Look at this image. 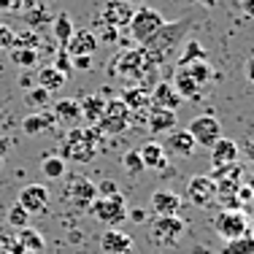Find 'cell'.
<instances>
[{
  "label": "cell",
  "instance_id": "obj_1",
  "mask_svg": "<svg viewBox=\"0 0 254 254\" xmlns=\"http://www.w3.org/2000/svg\"><path fill=\"white\" fill-rule=\"evenodd\" d=\"M195 27V22L187 16V19H179V22H162V27L157 30L149 41H143L141 49L146 52V57L160 68V65H168L173 60V54L179 52V46L184 44L187 33Z\"/></svg>",
  "mask_w": 254,
  "mask_h": 254
},
{
  "label": "cell",
  "instance_id": "obj_20",
  "mask_svg": "<svg viewBox=\"0 0 254 254\" xmlns=\"http://www.w3.org/2000/svg\"><path fill=\"white\" fill-rule=\"evenodd\" d=\"M233 162H238V143L233 138H219L211 146V165L222 168V165H233Z\"/></svg>",
  "mask_w": 254,
  "mask_h": 254
},
{
  "label": "cell",
  "instance_id": "obj_28",
  "mask_svg": "<svg viewBox=\"0 0 254 254\" xmlns=\"http://www.w3.org/2000/svg\"><path fill=\"white\" fill-rule=\"evenodd\" d=\"M65 73H60L54 65H44V68H38V87H44L46 92H54V89H60L65 84Z\"/></svg>",
  "mask_w": 254,
  "mask_h": 254
},
{
  "label": "cell",
  "instance_id": "obj_27",
  "mask_svg": "<svg viewBox=\"0 0 254 254\" xmlns=\"http://www.w3.org/2000/svg\"><path fill=\"white\" fill-rule=\"evenodd\" d=\"M16 244L22 246L25 254H35V252H44V235L38 230H30V227H22L19 235H14Z\"/></svg>",
  "mask_w": 254,
  "mask_h": 254
},
{
  "label": "cell",
  "instance_id": "obj_19",
  "mask_svg": "<svg viewBox=\"0 0 254 254\" xmlns=\"http://www.w3.org/2000/svg\"><path fill=\"white\" fill-rule=\"evenodd\" d=\"M132 249V238L125 233V230L108 227L106 233L100 235V252L103 254H125Z\"/></svg>",
  "mask_w": 254,
  "mask_h": 254
},
{
  "label": "cell",
  "instance_id": "obj_30",
  "mask_svg": "<svg viewBox=\"0 0 254 254\" xmlns=\"http://www.w3.org/2000/svg\"><path fill=\"white\" fill-rule=\"evenodd\" d=\"M73 22H70V16L68 14H57L54 16V22H52V33H54V38H57V44L60 46H65L70 41V35H73Z\"/></svg>",
  "mask_w": 254,
  "mask_h": 254
},
{
  "label": "cell",
  "instance_id": "obj_16",
  "mask_svg": "<svg viewBox=\"0 0 254 254\" xmlns=\"http://www.w3.org/2000/svg\"><path fill=\"white\" fill-rule=\"evenodd\" d=\"M149 205H152V214H157V216H179L181 197L173 190H154Z\"/></svg>",
  "mask_w": 254,
  "mask_h": 254
},
{
  "label": "cell",
  "instance_id": "obj_17",
  "mask_svg": "<svg viewBox=\"0 0 254 254\" xmlns=\"http://www.w3.org/2000/svg\"><path fill=\"white\" fill-rule=\"evenodd\" d=\"M149 95H152V106L157 108H168V111H176V108L181 106V95L176 92V87H173L171 81H157L152 89H149Z\"/></svg>",
  "mask_w": 254,
  "mask_h": 254
},
{
  "label": "cell",
  "instance_id": "obj_14",
  "mask_svg": "<svg viewBox=\"0 0 254 254\" xmlns=\"http://www.w3.org/2000/svg\"><path fill=\"white\" fill-rule=\"evenodd\" d=\"M162 149L171 157H192L197 149V143L187 130H168V138H165V146Z\"/></svg>",
  "mask_w": 254,
  "mask_h": 254
},
{
  "label": "cell",
  "instance_id": "obj_18",
  "mask_svg": "<svg viewBox=\"0 0 254 254\" xmlns=\"http://www.w3.org/2000/svg\"><path fill=\"white\" fill-rule=\"evenodd\" d=\"M52 117L54 125H63V127H76L81 122V108L73 98H63L52 106Z\"/></svg>",
  "mask_w": 254,
  "mask_h": 254
},
{
  "label": "cell",
  "instance_id": "obj_6",
  "mask_svg": "<svg viewBox=\"0 0 254 254\" xmlns=\"http://www.w3.org/2000/svg\"><path fill=\"white\" fill-rule=\"evenodd\" d=\"M211 227L219 238L233 241L249 233V216H246L244 208H219L211 219Z\"/></svg>",
  "mask_w": 254,
  "mask_h": 254
},
{
  "label": "cell",
  "instance_id": "obj_4",
  "mask_svg": "<svg viewBox=\"0 0 254 254\" xmlns=\"http://www.w3.org/2000/svg\"><path fill=\"white\" fill-rule=\"evenodd\" d=\"M87 214H89V216H95V219H98L100 225H106V227H119V225H122V222L127 219L125 197L119 195V192H117V195H111V197L98 195L92 203H89Z\"/></svg>",
  "mask_w": 254,
  "mask_h": 254
},
{
  "label": "cell",
  "instance_id": "obj_54",
  "mask_svg": "<svg viewBox=\"0 0 254 254\" xmlns=\"http://www.w3.org/2000/svg\"><path fill=\"white\" fill-rule=\"evenodd\" d=\"M195 3H197V5H205V8H214L216 0H195Z\"/></svg>",
  "mask_w": 254,
  "mask_h": 254
},
{
  "label": "cell",
  "instance_id": "obj_55",
  "mask_svg": "<svg viewBox=\"0 0 254 254\" xmlns=\"http://www.w3.org/2000/svg\"><path fill=\"white\" fill-rule=\"evenodd\" d=\"M8 3H11V8H19V3H22V0H8Z\"/></svg>",
  "mask_w": 254,
  "mask_h": 254
},
{
  "label": "cell",
  "instance_id": "obj_33",
  "mask_svg": "<svg viewBox=\"0 0 254 254\" xmlns=\"http://www.w3.org/2000/svg\"><path fill=\"white\" fill-rule=\"evenodd\" d=\"M184 70L190 73L192 78H195L197 84H208V78H211V65H208V60H197V63H190V65H184Z\"/></svg>",
  "mask_w": 254,
  "mask_h": 254
},
{
  "label": "cell",
  "instance_id": "obj_36",
  "mask_svg": "<svg viewBox=\"0 0 254 254\" xmlns=\"http://www.w3.org/2000/svg\"><path fill=\"white\" fill-rule=\"evenodd\" d=\"M122 168L130 176H138V173H143V160L141 154H138V149H127L122 154Z\"/></svg>",
  "mask_w": 254,
  "mask_h": 254
},
{
  "label": "cell",
  "instance_id": "obj_40",
  "mask_svg": "<svg viewBox=\"0 0 254 254\" xmlns=\"http://www.w3.org/2000/svg\"><path fill=\"white\" fill-rule=\"evenodd\" d=\"M52 65L60 70V73H65V76H68L70 70H73V63H70V54L65 52V46H60V49H57V57H54V63H52Z\"/></svg>",
  "mask_w": 254,
  "mask_h": 254
},
{
  "label": "cell",
  "instance_id": "obj_51",
  "mask_svg": "<svg viewBox=\"0 0 254 254\" xmlns=\"http://www.w3.org/2000/svg\"><path fill=\"white\" fill-rule=\"evenodd\" d=\"M244 154H246V160H249V162H254V138H252V141H249V143H246V149H244Z\"/></svg>",
  "mask_w": 254,
  "mask_h": 254
},
{
  "label": "cell",
  "instance_id": "obj_8",
  "mask_svg": "<svg viewBox=\"0 0 254 254\" xmlns=\"http://www.w3.org/2000/svg\"><path fill=\"white\" fill-rule=\"evenodd\" d=\"M181 235H184V222L179 216H154L152 225H149V241L154 246H162V249L176 246Z\"/></svg>",
  "mask_w": 254,
  "mask_h": 254
},
{
  "label": "cell",
  "instance_id": "obj_23",
  "mask_svg": "<svg viewBox=\"0 0 254 254\" xmlns=\"http://www.w3.org/2000/svg\"><path fill=\"white\" fill-rule=\"evenodd\" d=\"M171 84L176 87V92H179L184 100L200 98V92H203V87H200V84H197L190 73H187L184 68H179V70H176V76H173V81H171Z\"/></svg>",
  "mask_w": 254,
  "mask_h": 254
},
{
  "label": "cell",
  "instance_id": "obj_43",
  "mask_svg": "<svg viewBox=\"0 0 254 254\" xmlns=\"http://www.w3.org/2000/svg\"><path fill=\"white\" fill-rule=\"evenodd\" d=\"M14 46V30L0 25V49H11Z\"/></svg>",
  "mask_w": 254,
  "mask_h": 254
},
{
  "label": "cell",
  "instance_id": "obj_56",
  "mask_svg": "<svg viewBox=\"0 0 254 254\" xmlns=\"http://www.w3.org/2000/svg\"><path fill=\"white\" fill-rule=\"evenodd\" d=\"M127 3H130V5H135V3H141V0H127Z\"/></svg>",
  "mask_w": 254,
  "mask_h": 254
},
{
  "label": "cell",
  "instance_id": "obj_11",
  "mask_svg": "<svg viewBox=\"0 0 254 254\" xmlns=\"http://www.w3.org/2000/svg\"><path fill=\"white\" fill-rule=\"evenodd\" d=\"M187 200L192 205H197V208H205V205H211L216 200V181L211 176H192L190 184H187Z\"/></svg>",
  "mask_w": 254,
  "mask_h": 254
},
{
  "label": "cell",
  "instance_id": "obj_22",
  "mask_svg": "<svg viewBox=\"0 0 254 254\" xmlns=\"http://www.w3.org/2000/svg\"><path fill=\"white\" fill-rule=\"evenodd\" d=\"M146 122H149V130H152V132H168V130H173V127H176V111L149 106Z\"/></svg>",
  "mask_w": 254,
  "mask_h": 254
},
{
  "label": "cell",
  "instance_id": "obj_53",
  "mask_svg": "<svg viewBox=\"0 0 254 254\" xmlns=\"http://www.w3.org/2000/svg\"><path fill=\"white\" fill-rule=\"evenodd\" d=\"M244 184L249 187V190H252V195H254V171L249 173V176H246V181H244Z\"/></svg>",
  "mask_w": 254,
  "mask_h": 254
},
{
  "label": "cell",
  "instance_id": "obj_2",
  "mask_svg": "<svg viewBox=\"0 0 254 254\" xmlns=\"http://www.w3.org/2000/svg\"><path fill=\"white\" fill-rule=\"evenodd\" d=\"M111 73L125 78V81H132V87H146L152 89L160 78H157V65L146 57V52L141 46H132V49L122 52L119 57L111 60Z\"/></svg>",
  "mask_w": 254,
  "mask_h": 254
},
{
  "label": "cell",
  "instance_id": "obj_13",
  "mask_svg": "<svg viewBox=\"0 0 254 254\" xmlns=\"http://www.w3.org/2000/svg\"><path fill=\"white\" fill-rule=\"evenodd\" d=\"M98 44L100 41L92 30H73L70 41L65 44V52H68L70 57H92V54L98 52Z\"/></svg>",
  "mask_w": 254,
  "mask_h": 254
},
{
  "label": "cell",
  "instance_id": "obj_44",
  "mask_svg": "<svg viewBox=\"0 0 254 254\" xmlns=\"http://www.w3.org/2000/svg\"><path fill=\"white\" fill-rule=\"evenodd\" d=\"M117 192H119V187L114 184L111 179H106V181L98 184V195H103V197H111V195H117Z\"/></svg>",
  "mask_w": 254,
  "mask_h": 254
},
{
  "label": "cell",
  "instance_id": "obj_45",
  "mask_svg": "<svg viewBox=\"0 0 254 254\" xmlns=\"http://www.w3.org/2000/svg\"><path fill=\"white\" fill-rule=\"evenodd\" d=\"M252 197H254V195H252V190L244 184V181H241V187H238V203H241V208H244V205L249 203Z\"/></svg>",
  "mask_w": 254,
  "mask_h": 254
},
{
  "label": "cell",
  "instance_id": "obj_15",
  "mask_svg": "<svg viewBox=\"0 0 254 254\" xmlns=\"http://www.w3.org/2000/svg\"><path fill=\"white\" fill-rule=\"evenodd\" d=\"M130 16H132V5L127 0H106L100 22L103 25H111V27H127Z\"/></svg>",
  "mask_w": 254,
  "mask_h": 254
},
{
  "label": "cell",
  "instance_id": "obj_35",
  "mask_svg": "<svg viewBox=\"0 0 254 254\" xmlns=\"http://www.w3.org/2000/svg\"><path fill=\"white\" fill-rule=\"evenodd\" d=\"M41 171H44L46 179H63L65 176V160L63 157H46L41 162Z\"/></svg>",
  "mask_w": 254,
  "mask_h": 254
},
{
  "label": "cell",
  "instance_id": "obj_9",
  "mask_svg": "<svg viewBox=\"0 0 254 254\" xmlns=\"http://www.w3.org/2000/svg\"><path fill=\"white\" fill-rule=\"evenodd\" d=\"M103 135H119L130 127V108L125 106L122 98H114V100H106V111H103L100 122L95 125Z\"/></svg>",
  "mask_w": 254,
  "mask_h": 254
},
{
  "label": "cell",
  "instance_id": "obj_57",
  "mask_svg": "<svg viewBox=\"0 0 254 254\" xmlns=\"http://www.w3.org/2000/svg\"><path fill=\"white\" fill-rule=\"evenodd\" d=\"M249 235H252V238H254V222H252V230H249Z\"/></svg>",
  "mask_w": 254,
  "mask_h": 254
},
{
  "label": "cell",
  "instance_id": "obj_25",
  "mask_svg": "<svg viewBox=\"0 0 254 254\" xmlns=\"http://www.w3.org/2000/svg\"><path fill=\"white\" fill-rule=\"evenodd\" d=\"M78 108H81V119L87 125H98L103 111H106V100L100 98V95H87L81 103H78Z\"/></svg>",
  "mask_w": 254,
  "mask_h": 254
},
{
  "label": "cell",
  "instance_id": "obj_46",
  "mask_svg": "<svg viewBox=\"0 0 254 254\" xmlns=\"http://www.w3.org/2000/svg\"><path fill=\"white\" fill-rule=\"evenodd\" d=\"M70 63H73V68H78V70L92 68V57H70Z\"/></svg>",
  "mask_w": 254,
  "mask_h": 254
},
{
  "label": "cell",
  "instance_id": "obj_34",
  "mask_svg": "<svg viewBox=\"0 0 254 254\" xmlns=\"http://www.w3.org/2000/svg\"><path fill=\"white\" fill-rule=\"evenodd\" d=\"M214 181H241L244 176V168L238 165V162H233V165H222V168H214V173H208Z\"/></svg>",
  "mask_w": 254,
  "mask_h": 254
},
{
  "label": "cell",
  "instance_id": "obj_47",
  "mask_svg": "<svg viewBox=\"0 0 254 254\" xmlns=\"http://www.w3.org/2000/svg\"><path fill=\"white\" fill-rule=\"evenodd\" d=\"M244 76H246V81H249V84H254V57H249L244 63Z\"/></svg>",
  "mask_w": 254,
  "mask_h": 254
},
{
  "label": "cell",
  "instance_id": "obj_41",
  "mask_svg": "<svg viewBox=\"0 0 254 254\" xmlns=\"http://www.w3.org/2000/svg\"><path fill=\"white\" fill-rule=\"evenodd\" d=\"M27 16H30V27H41V25H46V22H49L52 19V16H49V11H46L44 8V5H35V8H30L27 11Z\"/></svg>",
  "mask_w": 254,
  "mask_h": 254
},
{
  "label": "cell",
  "instance_id": "obj_5",
  "mask_svg": "<svg viewBox=\"0 0 254 254\" xmlns=\"http://www.w3.org/2000/svg\"><path fill=\"white\" fill-rule=\"evenodd\" d=\"M98 197V184H92L87 176L81 173H70L65 179V187H63V200L76 211H87L89 203Z\"/></svg>",
  "mask_w": 254,
  "mask_h": 254
},
{
  "label": "cell",
  "instance_id": "obj_49",
  "mask_svg": "<svg viewBox=\"0 0 254 254\" xmlns=\"http://www.w3.org/2000/svg\"><path fill=\"white\" fill-rule=\"evenodd\" d=\"M5 249H8V254H25V252H22V246L16 244V238L8 241V244H5Z\"/></svg>",
  "mask_w": 254,
  "mask_h": 254
},
{
  "label": "cell",
  "instance_id": "obj_31",
  "mask_svg": "<svg viewBox=\"0 0 254 254\" xmlns=\"http://www.w3.org/2000/svg\"><path fill=\"white\" fill-rule=\"evenodd\" d=\"M219 254H254V238L249 233L241 235V238H233V241H225Z\"/></svg>",
  "mask_w": 254,
  "mask_h": 254
},
{
  "label": "cell",
  "instance_id": "obj_26",
  "mask_svg": "<svg viewBox=\"0 0 254 254\" xmlns=\"http://www.w3.org/2000/svg\"><path fill=\"white\" fill-rule=\"evenodd\" d=\"M52 125H54L52 111H35V114H30L25 122H22V130H25L27 135H38V132L49 130Z\"/></svg>",
  "mask_w": 254,
  "mask_h": 254
},
{
  "label": "cell",
  "instance_id": "obj_3",
  "mask_svg": "<svg viewBox=\"0 0 254 254\" xmlns=\"http://www.w3.org/2000/svg\"><path fill=\"white\" fill-rule=\"evenodd\" d=\"M100 138L103 132L95 125L89 127H70L68 138L63 141V160H73V162H92L95 154L100 149Z\"/></svg>",
  "mask_w": 254,
  "mask_h": 254
},
{
  "label": "cell",
  "instance_id": "obj_38",
  "mask_svg": "<svg viewBox=\"0 0 254 254\" xmlns=\"http://www.w3.org/2000/svg\"><path fill=\"white\" fill-rule=\"evenodd\" d=\"M5 219H8V225L11 227H16V230H22V227H27V219H30V214L25 208H22L19 203H14L8 208V214H5Z\"/></svg>",
  "mask_w": 254,
  "mask_h": 254
},
{
  "label": "cell",
  "instance_id": "obj_32",
  "mask_svg": "<svg viewBox=\"0 0 254 254\" xmlns=\"http://www.w3.org/2000/svg\"><path fill=\"white\" fill-rule=\"evenodd\" d=\"M41 46V35L35 30H22V33H14V46L11 49H35Z\"/></svg>",
  "mask_w": 254,
  "mask_h": 254
},
{
  "label": "cell",
  "instance_id": "obj_12",
  "mask_svg": "<svg viewBox=\"0 0 254 254\" xmlns=\"http://www.w3.org/2000/svg\"><path fill=\"white\" fill-rule=\"evenodd\" d=\"M16 203H19L30 216L41 214V211H46V205H49V190H46L44 184H27L25 190L19 192V200Z\"/></svg>",
  "mask_w": 254,
  "mask_h": 254
},
{
  "label": "cell",
  "instance_id": "obj_7",
  "mask_svg": "<svg viewBox=\"0 0 254 254\" xmlns=\"http://www.w3.org/2000/svg\"><path fill=\"white\" fill-rule=\"evenodd\" d=\"M162 14L160 11H154V8H138V11H132V16H130V22H127V30H130V38L135 41L138 46L143 44V41H149L152 35L157 33V30L162 27Z\"/></svg>",
  "mask_w": 254,
  "mask_h": 254
},
{
  "label": "cell",
  "instance_id": "obj_37",
  "mask_svg": "<svg viewBox=\"0 0 254 254\" xmlns=\"http://www.w3.org/2000/svg\"><path fill=\"white\" fill-rule=\"evenodd\" d=\"M11 60H14L19 68H35V63H38V52L35 49H11Z\"/></svg>",
  "mask_w": 254,
  "mask_h": 254
},
{
  "label": "cell",
  "instance_id": "obj_52",
  "mask_svg": "<svg viewBox=\"0 0 254 254\" xmlns=\"http://www.w3.org/2000/svg\"><path fill=\"white\" fill-rule=\"evenodd\" d=\"M35 5H41L38 0H22V3H19V8H25V11H30V8H35Z\"/></svg>",
  "mask_w": 254,
  "mask_h": 254
},
{
  "label": "cell",
  "instance_id": "obj_50",
  "mask_svg": "<svg viewBox=\"0 0 254 254\" xmlns=\"http://www.w3.org/2000/svg\"><path fill=\"white\" fill-rule=\"evenodd\" d=\"M127 219H132V222H143V219H146V214H143V211H127Z\"/></svg>",
  "mask_w": 254,
  "mask_h": 254
},
{
  "label": "cell",
  "instance_id": "obj_58",
  "mask_svg": "<svg viewBox=\"0 0 254 254\" xmlns=\"http://www.w3.org/2000/svg\"><path fill=\"white\" fill-rule=\"evenodd\" d=\"M125 254H130V252H125Z\"/></svg>",
  "mask_w": 254,
  "mask_h": 254
},
{
  "label": "cell",
  "instance_id": "obj_29",
  "mask_svg": "<svg viewBox=\"0 0 254 254\" xmlns=\"http://www.w3.org/2000/svg\"><path fill=\"white\" fill-rule=\"evenodd\" d=\"M197 60H208L205 49L197 44L195 38H184V44H181V54H179V68H184V65H190V63H197Z\"/></svg>",
  "mask_w": 254,
  "mask_h": 254
},
{
  "label": "cell",
  "instance_id": "obj_10",
  "mask_svg": "<svg viewBox=\"0 0 254 254\" xmlns=\"http://www.w3.org/2000/svg\"><path fill=\"white\" fill-rule=\"evenodd\" d=\"M187 132H190L192 138H195L197 146H205L211 149L216 141L222 138V125L216 117H208V114H203V117H195L187 127Z\"/></svg>",
  "mask_w": 254,
  "mask_h": 254
},
{
  "label": "cell",
  "instance_id": "obj_42",
  "mask_svg": "<svg viewBox=\"0 0 254 254\" xmlns=\"http://www.w3.org/2000/svg\"><path fill=\"white\" fill-rule=\"evenodd\" d=\"M117 38H119V27H111V25H103V22H100V35H98V41L117 44Z\"/></svg>",
  "mask_w": 254,
  "mask_h": 254
},
{
  "label": "cell",
  "instance_id": "obj_39",
  "mask_svg": "<svg viewBox=\"0 0 254 254\" xmlns=\"http://www.w3.org/2000/svg\"><path fill=\"white\" fill-rule=\"evenodd\" d=\"M27 106H33V108H38V111H44V108L49 106V92H46L44 87L27 89Z\"/></svg>",
  "mask_w": 254,
  "mask_h": 254
},
{
  "label": "cell",
  "instance_id": "obj_21",
  "mask_svg": "<svg viewBox=\"0 0 254 254\" xmlns=\"http://www.w3.org/2000/svg\"><path fill=\"white\" fill-rule=\"evenodd\" d=\"M138 154H141V160H143V168H152V171H165L168 154H165V149H162V143L149 141V143H143V146L138 149Z\"/></svg>",
  "mask_w": 254,
  "mask_h": 254
},
{
  "label": "cell",
  "instance_id": "obj_48",
  "mask_svg": "<svg viewBox=\"0 0 254 254\" xmlns=\"http://www.w3.org/2000/svg\"><path fill=\"white\" fill-rule=\"evenodd\" d=\"M241 8H244V14L254 19V0H241Z\"/></svg>",
  "mask_w": 254,
  "mask_h": 254
},
{
  "label": "cell",
  "instance_id": "obj_24",
  "mask_svg": "<svg viewBox=\"0 0 254 254\" xmlns=\"http://www.w3.org/2000/svg\"><path fill=\"white\" fill-rule=\"evenodd\" d=\"M122 100L130 108V114L132 111H149V106H152V95H149L146 87H127Z\"/></svg>",
  "mask_w": 254,
  "mask_h": 254
}]
</instances>
